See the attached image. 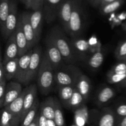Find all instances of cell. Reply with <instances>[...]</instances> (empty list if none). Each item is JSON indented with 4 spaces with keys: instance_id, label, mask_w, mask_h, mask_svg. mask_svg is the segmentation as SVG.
<instances>
[{
    "instance_id": "cell-1",
    "label": "cell",
    "mask_w": 126,
    "mask_h": 126,
    "mask_svg": "<svg viewBox=\"0 0 126 126\" xmlns=\"http://www.w3.org/2000/svg\"><path fill=\"white\" fill-rule=\"evenodd\" d=\"M55 84V71L44 51L37 76L38 88L42 95H46L52 91Z\"/></svg>"
},
{
    "instance_id": "cell-2",
    "label": "cell",
    "mask_w": 126,
    "mask_h": 126,
    "mask_svg": "<svg viewBox=\"0 0 126 126\" xmlns=\"http://www.w3.org/2000/svg\"><path fill=\"white\" fill-rule=\"evenodd\" d=\"M48 35L60 52L65 63L73 64L77 61L70 41L64 34L63 30L55 27L51 30Z\"/></svg>"
},
{
    "instance_id": "cell-3",
    "label": "cell",
    "mask_w": 126,
    "mask_h": 126,
    "mask_svg": "<svg viewBox=\"0 0 126 126\" xmlns=\"http://www.w3.org/2000/svg\"><path fill=\"white\" fill-rule=\"evenodd\" d=\"M81 70L73 64H66L55 70V82L58 87L71 86L76 87L78 78L82 74Z\"/></svg>"
},
{
    "instance_id": "cell-4",
    "label": "cell",
    "mask_w": 126,
    "mask_h": 126,
    "mask_svg": "<svg viewBox=\"0 0 126 126\" xmlns=\"http://www.w3.org/2000/svg\"><path fill=\"white\" fill-rule=\"evenodd\" d=\"M84 9L81 0H75L69 24V34L72 38H78L84 28Z\"/></svg>"
},
{
    "instance_id": "cell-5",
    "label": "cell",
    "mask_w": 126,
    "mask_h": 126,
    "mask_svg": "<svg viewBox=\"0 0 126 126\" xmlns=\"http://www.w3.org/2000/svg\"><path fill=\"white\" fill-rule=\"evenodd\" d=\"M43 54L42 48L39 46H36L33 49L30 63L29 71L26 79L25 86L29 85L31 82L34 81L36 78H37L39 68L41 64Z\"/></svg>"
},
{
    "instance_id": "cell-6",
    "label": "cell",
    "mask_w": 126,
    "mask_h": 126,
    "mask_svg": "<svg viewBox=\"0 0 126 126\" xmlns=\"http://www.w3.org/2000/svg\"><path fill=\"white\" fill-rule=\"evenodd\" d=\"M45 52L54 68V71L65 65V62L62 54L56 46L55 45L49 36H47L45 40Z\"/></svg>"
},
{
    "instance_id": "cell-7",
    "label": "cell",
    "mask_w": 126,
    "mask_h": 126,
    "mask_svg": "<svg viewBox=\"0 0 126 126\" xmlns=\"http://www.w3.org/2000/svg\"><path fill=\"white\" fill-rule=\"evenodd\" d=\"M26 91L27 88H25L20 95L16 100L4 108L11 114L12 126H18L20 124H21V116H22L23 100H24Z\"/></svg>"
},
{
    "instance_id": "cell-8",
    "label": "cell",
    "mask_w": 126,
    "mask_h": 126,
    "mask_svg": "<svg viewBox=\"0 0 126 126\" xmlns=\"http://www.w3.org/2000/svg\"><path fill=\"white\" fill-rule=\"evenodd\" d=\"M32 52H33V49L30 50L25 54L18 57L19 59H18L17 73L14 78L15 81L19 82L21 84L25 85V86L27 75L29 71V66Z\"/></svg>"
},
{
    "instance_id": "cell-9",
    "label": "cell",
    "mask_w": 126,
    "mask_h": 126,
    "mask_svg": "<svg viewBox=\"0 0 126 126\" xmlns=\"http://www.w3.org/2000/svg\"><path fill=\"white\" fill-rule=\"evenodd\" d=\"M70 43L77 60L86 61L90 56L89 51L91 45L89 42L86 39L75 38H72Z\"/></svg>"
},
{
    "instance_id": "cell-10",
    "label": "cell",
    "mask_w": 126,
    "mask_h": 126,
    "mask_svg": "<svg viewBox=\"0 0 126 126\" xmlns=\"http://www.w3.org/2000/svg\"><path fill=\"white\" fill-rule=\"evenodd\" d=\"M75 0H64L59 7L57 17L62 25L63 29L69 34V24Z\"/></svg>"
},
{
    "instance_id": "cell-11",
    "label": "cell",
    "mask_w": 126,
    "mask_h": 126,
    "mask_svg": "<svg viewBox=\"0 0 126 126\" xmlns=\"http://www.w3.org/2000/svg\"><path fill=\"white\" fill-rule=\"evenodd\" d=\"M17 12L18 9L16 1L15 0H10L9 13L6 20L5 34L3 37L4 39L7 40L10 36L16 30L18 17Z\"/></svg>"
},
{
    "instance_id": "cell-12",
    "label": "cell",
    "mask_w": 126,
    "mask_h": 126,
    "mask_svg": "<svg viewBox=\"0 0 126 126\" xmlns=\"http://www.w3.org/2000/svg\"><path fill=\"white\" fill-rule=\"evenodd\" d=\"M30 14L31 13L29 12H24L22 14L23 30L26 38H27L29 50L33 49L38 43L36 38L34 32L31 25Z\"/></svg>"
},
{
    "instance_id": "cell-13",
    "label": "cell",
    "mask_w": 126,
    "mask_h": 126,
    "mask_svg": "<svg viewBox=\"0 0 126 126\" xmlns=\"http://www.w3.org/2000/svg\"><path fill=\"white\" fill-rule=\"evenodd\" d=\"M15 32H16V42H17V47H18V57H20L30 50L28 49L27 38H26L23 30L22 14H18V22H17V27Z\"/></svg>"
},
{
    "instance_id": "cell-14",
    "label": "cell",
    "mask_w": 126,
    "mask_h": 126,
    "mask_svg": "<svg viewBox=\"0 0 126 126\" xmlns=\"http://www.w3.org/2000/svg\"><path fill=\"white\" fill-rule=\"evenodd\" d=\"M26 88H27V91H26L25 95L24 100H23V110H22V116H21V123L24 119L27 113L33 107L36 99L37 98L38 87L36 85L34 84H32Z\"/></svg>"
},
{
    "instance_id": "cell-15",
    "label": "cell",
    "mask_w": 126,
    "mask_h": 126,
    "mask_svg": "<svg viewBox=\"0 0 126 126\" xmlns=\"http://www.w3.org/2000/svg\"><path fill=\"white\" fill-rule=\"evenodd\" d=\"M64 0H45L43 11L47 23L52 22L57 17L59 7Z\"/></svg>"
},
{
    "instance_id": "cell-16",
    "label": "cell",
    "mask_w": 126,
    "mask_h": 126,
    "mask_svg": "<svg viewBox=\"0 0 126 126\" xmlns=\"http://www.w3.org/2000/svg\"><path fill=\"white\" fill-rule=\"evenodd\" d=\"M22 84L16 81H11L7 84L6 86V94H5L4 102L3 107L9 105L14 100H16L22 92Z\"/></svg>"
},
{
    "instance_id": "cell-17",
    "label": "cell",
    "mask_w": 126,
    "mask_h": 126,
    "mask_svg": "<svg viewBox=\"0 0 126 126\" xmlns=\"http://www.w3.org/2000/svg\"><path fill=\"white\" fill-rule=\"evenodd\" d=\"M16 57H18V47L16 42V32H14L7 39L6 43L4 58L2 59L4 65Z\"/></svg>"
},
{
    "instance_id": "cell-18",
    "label": "cell",
    "mask_w": 126,
    "mask_h": 126,
    "mask_svg": "<svg viewBox=\"0 0 126 126\" xmlns=\"http://www.w3.org/2000/svg\"><path fill=\"white\" fill-rule=\"evenodd\" d=\"M117 117L114 111L110 108H105L102 110L98 117V126H116Z\"/></svg>"
},
{
    "instance_id": "cell-19",
    "label": "cell",
    "mask_w": 126,
    "mask_h": 126,
    "mask_svg": "<svg viewBox=\"0 0 126 126\" xmlns=\"http://www.w3.org/2000/svg\"><path fill=\"white\" fill-rule=\"evenodd\" d=\"M43 9L34 11L30 14V22L35 34L37 41L39 42L41 38L43 25Z\"/></svg>"
},
{
    "instance_id": "cell-20",
    "label": "cell",
    "mask_w": 126,
    "mask_h": 126,
    "mask_svg": "<svg viewBox=\"0 0 126 126\" xmlns=\"http://www.w3.org/2000/svg\"><path fill=\"white\" fill-rule=\"evenodd\" d=\"M91 113L85 104L74 111V122L78 126H85L90 122Z\"/></svg>"
},
{
    "instance_id": "cell-21",
    "label": "cell",
    "mask_w": 126,
    "mask_h": 126,
    "mask_svg": "<svg viewBox=\"0 0 126 126\" xmlns=\"http://www.w3.org/2000/svg\"><path fill=\"white\" fill-rule=\"evenodd\" d=\"M77 91L83 96L85 100L87 101L89 97L91 91V81L88 76L81 74L78 78L76 84Z\"/></svg>"
},
{
    "instance_id": "cell-22",
    "label": "cell",
    "mask_w": 126,
    "mask_h": 126,
    "mask_svg": "<svg viewBox=\"0 0 126 126\" xmlns=\"http://www.w3.org/2000/svg\"><path fill=\"white\" fill-rule=\"evenodd\" d=\"M116 95L115 91L108 86H104L98 91L95 97L97 105L102 106L113 99Z\"/></svg>"
},
{
    "instance_id": "cell-23",
    "label": "cell",
    "mask_w": 126,
    "mask_h": 126,
    "mask_svg": "<svg viewBox=\"0 0 126 126\" xmlns=\"http://www.w3.org/2000/svg\"><path fill=\"white\" fill-rule=\"evenodd\" d=\"M39 111L47 119H54L55 115V100L50 97L40 103Z\"/></svg>"
},
{
    "instance_id": "cell-24",
    "label": "cell",
    "mask_w": 126,
    "mask_h": 126,
    "mask_svg": "<svg viewBox=\"0 0 126 126\" xmlns=\"http://www.w3.org/2000/svg\"><path fill=\"white\" fill-rule=\"evenodd\" d=\"M76 87L71 86L59 87V96L62 105L66 109H68L70 100L73 95Z\"/></svg>"
},
{
    "instance_id": "cell-25",
    "label": "cell",
    "mask_w": 126,
    "mask_h": 126,
    "mask_svg": "<svg viewBox=\"0 0 126 126\" xmlns=\"http://www.w3.org/2000/svg\"><path fill=\"white\" fill-rule=\"evenodd\" d=\"M10 0H0V24L2 36L5 34L6 23L9 13Z\"/></svg>"
},
{
    "instance_id": "cell-26",
    "label": "cell",
    "mask_w": 126,
    "mask_h": 126,
    "mask_svg": "<svg viewBox=\"0 0 126 126\" xmlns=\"http://www.w3.org/2000/svg\"><path fill=\"white\" fill-rule=\"evenodd\" d=\"M104 58V54L102 51H100L89 57L85 61V63L87 66L92 70H98L103 64Z\"/></svg>"
},
{
    "instance_id": "cell-27",
    "label": "cell",
    "mask_w": 126,
    "mask_h": 126,
    "mask_svg": "<svg viewBox=\"0 0 126 126\" xmlns=\"http://www.w3.org/2000/svg\"><path fill=\"white\" fill-rule=\"evenodd\" d=\"M39 107H40V103H39V99L37 98L33 107L27 113L24 119L20 124V126H28L33 123L39 111Z\"/></svg>"
},
{
    "instance_id": "cell-28",
    "label": "cell",
    "mask_w": 126,
    "mask_h": 126,
    "mask_svg": "<svg viewBox=\"0 0 126 126\" xmlns=\"http://www.w3.org/2000/svg\"><path fill=\"white\" fill-rule=\"evenodd\" d=\"M19 58L16 57L12 59L4 65L6 78L7 81L14 79L16 75L18 67V63Z\"/></svg>"
},
{
    "instance_id": "cell-29",
    "label": "cell",
    "mask_w": 126,
    "mask_h": 126,
    "mask_svg": "<svg viewBox=\"0 0 126 126\" xmlns=\"http://www.w3.org/2000/svg\"><path fill=\"white\" fill-rule=\"evenodd\" d=\"M86 101L85 100L83 96L77 91L76 89H75V92H74L73 95L70 100V104H69L68 109L71 110L72 111L76 110L78 108L85 104Z\"/></svg>"
},
{
    "instance_id": "cell-30",
    "label": "cell",
    "mask_w": 126,
    "mask_h": 126,
    "mask_svg": "<svg viewBox=\"0 0 126 126\" xmlns=\"http://www.w3.org/2000/svg\"><path fill=\"white\" fill-rule=\"evenodd\" d=\"M55 100V115L54 121L57 126H65V121L63 114L62 105L57 99Z\"/></svg>"
},
{
    "instance_id": "cell-31",
    "label": "cell",
    "mask_w": 126,
    "mask_h": 126,
    "mask_svg": "<svg viewBox=\"0 0 126 126\" xmlns=\"http://www.w3.org/2000/svg\"><path fill=\"white\" fill-rule=\"evenodd\" d=\"M124 3V0H116L111 3L100 7V12L102 15H108L118 10Z\"/></svg>"
},
{
    "instance_id": "cell-32",
    "label": "cell",
    "mask_w": 126,
    "mask_h": 126,
    "mask_svg": "<svg viewBox=\"0 0 126 126\" xmlns=\"http://www.w3.org/2000/svg\"><path fill=\"white\" fill-rule=\"evenodd\" d=\"M115 57L122 62L126 60V40L118 45L115 50Z\"/></svg>"
},
{
    "instance_id": "cell-33",
    "label": "cell",
    "mask_w": 126,
    "mask_h": 126,
    "mask_svg": "<svg viewBox=\"0 0 126 126\" xmlns=\"http://www.w3.org/2000/svg\"><path fill=\"white\" fill-rule=\"evenodd\" d=\"M107 74L125 75L126 74V62H121L116 64L111 68Z\"/></svg>"
},
{
    "instance_id": "cell-34",
    "label": "cell",
    "mask_w": 126,
    "mask_h": 126,
    "mask_svg": "<svg viewBox=\"0 0 126 126\" xmlns=\"http://www.w3.org/2000/svg\"><path fill=\"white\" fill-rule=\"evenodd\" d=\"M126 79L125 75H116V74H107V80L110 84H121Z\"/></svg>"
},
{
    "instance_id": "cell-35",
    "label": "cell",
    "mask_w": 126,
    "mask_h": 126,
    "mask_svg": "<svg viewBox=\"0 0 126 126\" xmlns=\"http://www.w3.org/2000/svg\"><path fill=\"white\" fill-rule=\"evenodd\" d=\"M1 126H12L11 114L5 108H3L2 110Z\"/></svg>"
},
{
    "instance_id": "cell-36",
    "label": "cell",
    "mask_w": 126,
    "mask_h": 126,
    "mask_svg": "<svg viewBox=\"0 0 126 126\" xmlns=\"http://www.w3.org/2000/svg\"><path fill=\"white\" fill-rule=\"evenodd\" d=\"M6 81L4 79L3 81H0V108H4L3 105L4 102L5 94H6Z\"/></svg>"
},
{
    "instance_id": "cell-37",
    "label": "cell",
    "mask_w": 126,
    "mask_h": 126,
    "mask_svg": "<svg viewBox=\"0 0 126 126\" xmlns=\"http://www.w3.org/2000/svg\"><path fill=\"white\" fill-rule=\"evenodd\" d=\"M117 117L119 118V119L126 116V103L119 104L116 107L114 110Z\"/></svg>"
},
{
    "instance_id": "cell-38",
    "label": "cell",
    "mask_w": 126,
    "mask_h": 126,
    "mask_svg": "<svg viewBox=\"0 0 126 126\" xmlns=\"http://www.w3.org/2000/svg\"><path fill=\"white\" fill-rule=\"evenodd\" d=\"M45 0H33L32 1V9L34 11H37L39 9H43Z\"/></svg>"
},
{
    "instance_id": "cell-39",
    "label": "cell",
    "mask_w": 126,
    "mask_h": 126,
    "mask_svg": "<svg viewBox=\"0 0 126 126\" xmlns=\"http://www.w3.org/2000/svg\"><path fill=\"white\" fill-rule=\"evenodd\" d=\"M6 79V72H5L4 65L2 62V57H1V62H0V81Z\"/></svg>"
},
{
    "instance_id": "cell-40",
    "label": "cell",
    "mask_w": 126,
    "mask_h": 126,
    "mask_svg": "<svg viewBox=\"0 0 126 126\" xmlns=\"http://www.w3.org/2000/svg\"><path fill=\"white\" fill-rule=\"evenodd\" d=\"M39 126H47V119L40 113L39 110V118H38Z\"/></svg>"
},
{
    "instance_id": "cell-41",
    "label": "cell",
    "mask_w": 126,
    "mask_h": 126,
    "mask_svg": "<svg viewBox=\"0 0 126 126\" xmlns=\"http://www.w3.org/2000/svg\"><path fill=\"white\" fill-rule=\"evenodd\" d=\"M116 126H126V116L119 119Z\"/></svg>"
},
{
    "instance_id": "cell-42",
    "label": "cell",
    "mask_w": 126,
    "mask_h": 126,
    "mask_svg": "<svg viewBox=\"0 0 126 126\" xmlns=\"http://www.w3.org/2000/svg\"><path fill=\"white\" fill-rule=\"evenodd\" d=\"M38 118H39V111H38V114H37L36 116L35 119L33 121V123L28 126H39L38 125Z\"/></svg>"
},
{
    "instance_id": "cell-43",
    "label": "cell",
    "mask_w": 126,
    "mask_h": 126,
    "mask_svg": "<svg viewBox=\"0 0 126 126\" xmlns=\"http://www.w3.org/2000/svg\"><path fill=\"white\" fill-rule=\"evenodd\" d=\"M32 1H33V0H25V6L27 8L32 9Z\"/></svg>"
},
{
    "instance_id": "cell-44",
    "label": "cell",
    "mask_w": 126,
    "mask_h": 126,
    "mask_svg": "<svg viewBox=\"0 0 126 126\" xmlns=\"http://www.w3.org/2000/svg\"><path fill=\"white\" fill-rule=\"evenodd\" d=\"M115 1H116V0H103L100 4V7H102V6H105V5L111 3L112 2H114Z\"/></svg>"
},
{
    "instance_id": "cell-45",
    "label": "cell",
    "mask_w": 126,
    "mask_h": 126,
    "mask_svg": "<svg viewBox=\"0 0 126 126\" xmlns=\"http://www.w3.org/2000/svg\"><path fill=\"white\" fill-rule=\"evenodd\" d=\"M102 1L103 0H94L92 3V6H94V7H98V6H100L101 3H102Z\"/></svg>"
},
{
    "instance_id": "cell-46",
    "label": "cell",
    "mask_w": 126,
    "mask_h": 126,
    "mask_svg": "<svg viewBox=\"0 0 126 126\" xmlns=\"http://www.w3.org/2000/svg\"><path fill=\"white\" fill-rule=\"evenodd\" d=\"M47 126H57L54 119H47Z\"/></svg>"
},
{
    "instance_id": "cell-47",
    "label": "cell",
    "mask_w": 126,
    "mask_h": 126,
    "mask_svg": "<svg viewBox=\"0 0 126 126\" xmlns=\"http://www.w3.org/2000/svg\"><path fill=\"white\" fill-rule=\"evenodd\" d=\"M121 84L123 86H124V87H126V79L125 80H124V81H123L122 83H121Z\"/></svg>"
},
{
    "instance_id": "cell-48",
    "label": "cell",
    "mask_w": 126,
    "mask_h": 126,
    "mask_svg": "<svg viewBox=\"0 0 126 126\" xmlns=\"http://www.w3.org/2000/svg\"><path fill=\"white\" fill-rule=\"evenodd\" d=\"M123 28L124 31H126V22L124 23V25H123Z\"/></svg>"
},
{
    "instance_id": "cell-49",
    "label": "cell",
    "mask_w": 126,
    "mask_h": 126,
    "mask_svg": "<svg viewBox=\"0 0 126 126\" xmlns=\"http://www.w3.org/2000/svg\"><path fill=\"white\" fill-rule=\"evenodd\" d=\"M88 1H89V2H91V3L92 4V3H93V2H94V0H88Z\"/></svg>"
},
{
    "instance_id": "cell-50",
    "label": "cell",
    "mask_w": 126,
    "mask_h": 126,
    "mask_svg": "<svg viewBox=\"0 0 126 126\" xmlns=\"http://www.w3.org/2000/svg\"><path fill=\"white\" fill-rule=\"evenodd\" d=\"M20 1L21 2H23V3L25 4V0H20Z\"/></svg>"
},
{
    "instance_id": "cell-51",
    "label": "cell",
    "mask_w": 126,
    "mask_h": 126,
    "mask_svg": "<svg viewBox=\"0 0 126 126\" xmlns=\"http://www.w3.org/2000/svg\"><path fill=\"white\" fill-rule=\"evenodd\" d=\"M71 126H78L76 125V124H73V125H71Z\"/></svg>"
},
{
    "instance_id": "cell-52",
    "label": "cell",
    "mask_w": 126,
    "mask_h": 126,
    "mask_svg": "<svg viewBox=\"0 0 126 126\" xmlns=\"http://www.w3.org/2000/svg\"><path fill=\"white\" fill-rule=\"evenodd\" d=\"M125 62H126V61H125Z\"/></svg>"
}]
</instances>
